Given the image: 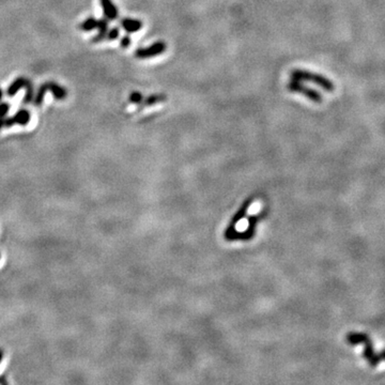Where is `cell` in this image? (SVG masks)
<instances>
[{
  "label": "cell",
  "instance_id": "1",
  "mask_svg": "<svg viewBox=\"0 0 385 385\" xmlns=\"http://www.w3.org/2000/svg\"><path fill=\"white\" fill-rule=\"evenodd\" d=\"M290 77L291 79L300 80V82H310L328 92H333L335 90V85L332 83V80L323 75L312 73V72L309 71L293 70L290 73Z\"/></svg>",
  "mask_w": 385,
  "mask_h": 385
},
{
  "label": "cell",
  "instance_id": "2",
  "mask_svg": "<svg viewBox=\"0 0 385 385\" xmlns=\"http://www.w3.org/2000/svg\"><path fill=\"white\" fill-rule=\"evenodd\" d=\"M287 89L289 91L291 92H295V93H300L302 95H304L305 98H307L308 100H310L311 102L314 103H317V104H320L321 102H322V95H321L318 91L311 89V88H308L305 85L302 84V82H300V80H295V79H291L290 82H289L287 84Z\"/></svg>",
  "mask_w": 385,
  "mask_h": 385
},
{
  "label": "cell",
  "instance_id": "3",
  "mask_svg": "<svg viewBox=\"0 0 385 385\" xmlns=\"http://www.w3.org/2000/svg\"><path fill=\"white\" fill-rule=\"evenodd\" d=\"M47 90H50L53 93L54 98L57 99V100H63L67 96V90L64 89L63 87H61L60 85L56 84V83H46V84L41 86V88H40L39 91H38V94L36 95L35 104L37 106H40L42 104Z\"/></svg>",
  "mask_w": 385,
  "mask_h": 385
},
{
  "label": "cell",
  "instance_id": "4",
  "mask_svg": "<svg viewBox=\"0 0 385 385\" xmlns=\"http://www.w3.org/2000/svg\"><path fill=\"white\" fill-rule=\"evenodd\" d=\"M166 48H167V45L164 41H157L148 47L139 48V50L136 51L135 57L138 59H148L152 57H156V56L163 54L166 51Z\"/></svg>",
  "mask_w": 385,
  "mask_h": 385
},
{
  "label": "cell",
  "instance_id": "5",
  "mask_svg": "<svg viewBox=\"0 0 385 385\" xmlns=\"http://www.w3.org/2000/svg\"><path fill=\"white\" fill-rule=\"evenodd\" d=\"M364 344H365V349H364L363 356L366 358L367 362L370 364V366H372V367H375L376 365H379L381 360H383L382 352H380V353L374 352L371 339L367 340Z\"/></svg>",
  "mask_w": 385,
  "mask_h": 385
},
{
  "label": "cell",
  "instance_id": "6",
  "mask_svg": "<svg viewBox=\"0 0 385 385\" xmlns=\"http://www.w3.org/2000/svg\"><path fill=\"white\" fill-rule=\"evenodd\" d=\"M30 122V114L26 109H21L18 114H15L12 118L5 119V126L10 127L14 124L27 125Z\"/></svg>",
  "mask_w": 385,
  "mask_h": 385
},
{
  "label": "cell",
  "instance_id": "7",
  "mask_svg": "<svg viewBox=\"0 0 385 385\" xmlns=\"http://www.w3.org/2000/svg\"><path fill=\"white\" fill-rule=\"evenodd\" d=\"M101 6L104 12V15L107 20L114 21L118 18L117 7L112 4L111 0H101Z\"/></svg>",
  "mask_w": 385,
  "mask_h": 385
},
{
  "label": "cell",
  "instance_id": "8",
  "mask_svg": "<svg viewBox=\"0 0 385 385\" xmlns=\"http://www.w3.org/2000/svg\"><path fill=\"white\" fill-rule=\"evenodd\" d=\"M31 83L29 82L28 79L24 78V77H19L16 78L14 82L9 86V88H8L7 90V93L9 96H14L16 93H18L22 88H26L28 85H30Z\"/></svg>",
  "mask_w": 385,
  "mask_h": 385
},
{
  "label": "cell",
  "instance_id": "9",
  "mask_svg": "<svg viewBox=\"0 0 385 385\" xmlns=\"http://www.w3.org/2000/svg\"><path fill=\"white\" fill-rule=\"evenodd\" d=\"M121 25L128 34H133V32H137L142 28V22L139 20L124 19L121 22Z\"/></svg>",
  "mask_w": 385,
  "mask_h": 385
},
{
  "label": "cell",
  "instance_id": "10",
  "mask_svg": "<svg viewBox=\"0 0 385 385\" xmlns=\"http://www.w3.org/2000/svg\"><path fill=\"white\" fill-rule=\"evenodd\" d=\"M369 339L370 337L365 333H349L347 335V341L350 344H364Z\"/></svg>",
  "mask_w": 385,
  "mask_h": 385
},
{
  "label": "cell",
  "instance_id": "11",
  "mask_svg": "<svg viewBox=\"0 0 385 385\" xmlns=\"http://www.w3.org/2000/svg\"><path fill=\"white\" fill-rule=\"evenodd\" d=\"M166 100H167V96L165 94H152L148 96L146 100H143L142 104L144 106H152V105H155V104L162 103Z\"/></svg>",
  "mask_w": 385,
  "mask_h": 385
},
{
  "label": "cell",
  "instance_id": "12",
  "mask_svg": "<svg viewBox=\"0 0 385 385\" xmlns=\"http://www.w3.org/2000/svg\"><path fill=\"white\" fill-rule=\"evenodd\" d=\"M99 24H100V21L95 20L93 18H89V19H87L85 22H83L82 25H80L79 27L84 31H91L93 29H98Z\"/></svg>",
  "mask_w": 385,
  "mask_h": 385
},
{
  "label": "cell",
  "instance_id": "13",
  "mask_svg": "<svg viewBox=\"0 0 385 385\" xmlns=\"http://www.w3.org/2000/svg\"><path fill=\"white\" fill-rule=\"evenodd\" d=\"M107 28H108V23L106 20H100V24H99V35L98 37H96L94 39V41H100V40H102L104 37H105L107 35Z\"/></svg>",
  "mask_w": 385,
  "mask_h": 385
},
{
  "label": "cell",
  "instance_id": "14",
  "mask_svg": "<svg viewBox=\"0 0 385 385\" xmlns=\"http://www.w3.org/2000/svg\"><path fill=\"white\" fill-rule=\"evenodd\" d=\"M143 101V96L140 92L134 91L130 95V102L133 104H140Z\"/></svg>",
  "mask_w": 385,
  "mask_h": 385
},
{
  "label": "cell",
  "instance_id": "15",
  "mask_svg": "<svg viewBox=\"0 0 385 385\" xmlns=\"http://www.w3.org/2000/svg\"><path fill=\"white\" fill-rule=\"evenodd\" d=\"M247 227H248V221L245 220V219L239 221V222L237 223V225H236V228H237V230H238L239 232H243V231H245V230L247 229Z\"/></svg>",
  "mask_w": 385,
  "mask_h": 385
},
{
  "label": "cell",
  "instance_id": "16",
  "mask_svg": "<svg viewBox=\"0 0 385 385\" xmlns=\"http://www.w3.org/2000/svg\"><path fill=\"white\" fill-rule=\"evenodd\" d=\"M9 109H10L9 104H7V103L0 104V118H5L6 115L8 114V111H9Z\"/></svg>",
  "mask_w": 385,
  "mask_h": 385
},
{
  "label": "cell",
  "instance_id": "17",
  "mask_svg": "<svg viewBox=\"0 0 385 385\" xmlns=\"http://www.w3.org/2000/svg\"><path fill=\"white\" fill-rule=\"evenodd\" d=\"M119 29L118 28H112L107 35L108 40H116L119 37Z\"/></svg>",
  "mask_w": 385,
  "mask_h": 385
},
{
  "label": "cell",
  "instance_id": "18",
  "mask_svg": "<svg viewBox=\"0 0 385 385\" xmlns=\"http://www.w3.org/2000/svg\"><path fill=\"white\" fill-rule=\"evenodd\" d=\"M260 210V205L259 204H254L253 206H251V208L248 209V213L250 214H257L259 212Z\"/></svg>",
  "mask_w": 385,
  "mask_h": 385
},
{
  "label": "cell",
  "instance_id": "19",
  "mask_svg": "<svg viewBox=\"0 0 385 385\" xmlns=\"http://www.w3.org/2000/svg\"><path fill=\"white\" fill-rule=\"evenodd\" d=\"M120 44H121V46H122L123 48H127L128 46L131 45V38L128 37V36L123 37L122 40H121V43H120Z\"/></svg>",
  "mask_w": 385,
  "mask_h": 385
},
{
  "label": "cell",
  "instance_id": "20",
  "mask_svg": "<svg viewBox=\"0 0 385 385\" xmlns=\"http://www.w3.org/2000/svg\"><path fill=\"white\" fill-rule=\"evenodd\" d=\"M5 126V118H0V130Z\"/></svg>",
  "mask_w": 385,
  "mask_h": 385
},
{
  "label": "cell",
  "instance_id": "21",
  "mask_svg": "<svg viewBox=\"0 0 385 385\" xmlns=\"http://www.w3.org/2000/svg\"><path fill=\"white\" fill-rule=\"evenodd\" d=\"M3 358H4V350L0 349V363H2Z\"/></svg>",
  "mask_w": 385,
  "mask_h": 385
},
{
  "label": "cell",
  "instance_id": "22",
  "mask_svg": "<svg viewBox=\"0 0 385 385\" xmlns=\"http://www.w3.org/2000/svg\"><path fill=\"white\" fill-rule=\"evenodd\" d=\"M381 352H382V355H383V360H385V349H383Z\"/></svg>",
  "mask_w": 385,
  "mask_h": 385
},
{
  "label": "cell",
  "instance_id": "23",
  "mask_svg": "<svg viewBox=\"0 0 385 385\" xmlns=\"http://www.w3.org/2000/svg\"><path fill=\"white\" fill-rule=\"evenodd\" d=\"M2 99H3V90L0 89V100H2Z\"/></svg>",
  "mask_w": 385,
  "mask_h": 385
},
{
  "label": "cell",
  "instance_id": "24",
  "mask_svg": "<svg viewBox=\"0 0 385 385\" xmlns=\"http://www.w3.org/2000/svg\"><path fill=\"white\" fill-rule=\"evenodd\" d=\"M0 258H2V255H0Z\"/></svg>",
  "mask_w": 385,
  "mask_h": 385
}]
</instances>
